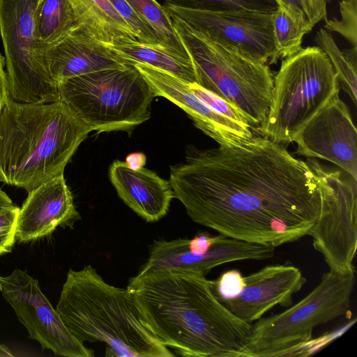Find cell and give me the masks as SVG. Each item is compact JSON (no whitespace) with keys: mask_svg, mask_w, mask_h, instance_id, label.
<instances>
[{"mask_svg":"<svg viewBox=\"0 0 357 357\" xmlns=\"http://www.w3.org/2000/svg\"><path fill=\"white\" fill-rule=\"evenodd\" d=\"M109 178L122 201L148 222L165 217L174 198L169 182L144 167L135 169L115 160Z\"/></svg>","mask_w":357,"mask_h":357,"instance_id":"19","label":"cell"},{"mask_svg":"<svg viewBox=\"0 0 357 357\" xmlns=\"http://www.w3.org/2000/svg\"><path fill=\"white\" fill-rule=\"evenodd\" d=\"M169 16L190 58L195 82L238 108L253 128L262 127L267 119L274 84L269 65Z\"/></svg>","mask_w":357,"mask_h":357,"instance_id":"5","label":"cell"},{"mask_svg":"<svg viewBox=\"0 0 357 357\" xmlns=\"http://www.w3.org/2000/svg\"><path fill=\"white\" fill-rule=\"evenodd\" d=\"M145 156L139 153H135L129 155L126 162L132 168H139L143 167L145 162Z\"/></svg>","mask_w":357,"mask_h":357,"instance_id":"34","label":"cell"},{"mask_svg":"<svg viewBox=\"0 0 357 357\" xmlns=\"http://www.w3.org/2000/svg\"><path fill=\"white\" fill-rule=\"evenodd\" d=\"M81 25L70 0H40L36 15V38L42 47Z\"/></svg>","mask_w":357,"mask_h":357,"instance_id":"22","label":"cell"},{"mask_svg":"<svg viewBox=\"0 0 357 357\" xmlns=\"http://www.w3.org/2000/svg\"><path fill=\"white\" fill-rule=\"evenodd\" d=\"M245 285L244 277L236 269L226 271L216 280H212L213 291L220 301L235 298Z\"/></svg>","mask_w":357,"mask_h":357,"instance_id":"30","label":"cell"},{"mask_svg":"<svg viewBox=\"0 0 357 357\" xmlns=\"http://www.w3.org/2000/svg\"><path fill=\"white\" fill-rule=\"evenodd\" d=\"M337 74L317 46L302 47L283 59L274 76L272 100L262 136L289 144L303 126L340 90Z\"/></svg>","mask_w":357,"mask_h":357,"instance_id":"7","label":"cell"},{"mask_svg":"<svg viewBox=\"0 0 357 357\" xmlns=\"http://www.w3.org/2000/svg\"><path fill=\"white\" fill-rule=\"evenodd\" d=\"M92 130L61 100L20 103L0 112V181L28 192L63 174Z\"/></svg>","mask_w":357,"mask_h":357,"instance_id":"3","label":"cell"},{"mask_svg":"<svg viewBox=\"0 0 357 357\" xmlns=\"http://www.w3.org/2000/svg\"><path fill=\"white\" fill-rule=\"evenodd\" d=\"M169 182L195 223L274 248L308 235L321 211L317 173L264 136L198 151L170 167Z\"/></svg>","mask_w":357,"mask_h":357,"instance_id":"1","label":"cell"},{"mask_svg":"<svg viewBox=\"0 0 357 357\" xmlns=\"http://www.w3.org/2000/svg\"><path fill=\"white\" fill-rule=\"evenodd\" d=\"M40 0H0V35L5 53L9 98L17 102L59 101L56 84L36 38V15Z\"/></svg>","mask_w":357,"mask_h":357,"instance_id":"9","label":"cell"},{"mask_svg":"<svg viewBox=\"0 0 357 357\" xmlns=\"http://www.w3.org/2000/svg\"><path fill=\"white\" fill-rule=\"evenodd\" d=\"M354 284L355 273H325L298 303L252 324L245 357L296 356L312 343L317 326L350 314Z\"/></svg>","mask_w":357,"mask_h":357,"instance_id":"8","label":"cell"},{"mask_svg":"<svg viewBox=\"0 0 357 357\" xmlns=\"http://www.w3.org/2000/svg\"><path fill=\"white\" fill-rule=\"evenodd\" d=\"M0 291L26 328L29 337L37 341L43 349L59 356H94L93 351L68 329L42 292L38 281L26 271L16 268L7 276L0 275Z\"/></svg>","mask_w":357,"mask_h":357,"instance_id":"11","label":"cell"},{"mask_svg":"<svg viewBox=\"0 0 357 357\" xmlns=\"http://www.w3.org/2000/svg\"><path fill=\"white\" fill-rule=\"evenodd\" d=\"M306 162L319 176L321 194L320 214L308 234L313 247L330 271L355 273L357 180L342 171L328 169L314 159Z\"/></svg>","mask_w":357,"mask_h":357,"instance_id":"10","label":"cell"},{"mask_svg":"<svg viewBox=\"0 0 357 357\" xmlns=\"http://www.w3.org/2000/svg\"><path fill=\"white\" fill-rule=\"evenodd\" d=\"M135 66L152 86L156 96H162L185 111L195 126L221 147H235L253 136L250 125L233 121L218 113L190 89L188 84L175 76L147 64Z\"/></svg>","mask_w":357,"mask_h":357,"instance_id":"15","label":"cell"},{"mask_svg":"<svg viewBox=\"0 0 357 357\" xmlns=\"http://www.w3.org/2000/svg\"><path fill=\"white\" fill-rule=\"evenodd\" d=\"M108 1L132 28L139 41L146 44L160 46L153 30L139 17L126 0Z\"/></svg>","mask_w":357,"mask_h":357,"instance_id":"29","label":"cell"},{"mask_svg":"<svg viewBox=\"0 0 357 357\" xmlns=\"http://www.w3.org/2000/svg\"><path fill=\"white\" fill-rule=\"evenodd\" d=\"M10 349L5 344H0V357H13Z\"/></svg>","mask_w":357,"mask_h":357,"instance_id":"36","label":"cell"},{"mask_svg":"<svg viewBox=\"0 0 357 357\" xmlns=\"http://www.w3.org/2000/svg\"><path fill=\"white\" fill-rule=\"evenodd\" d=\"M20 208L13 206L0 213V256L10 252L16 241Z\"/></svg>","mask_w":357,"mask_h":357,"instance_id":"32","label":"cell"},{"mask_svg":"<svg viewBox=\"0 0 357 357\" xmlns=\"http://www.w3.org/2000/svg\"><path fill=\"white\" fill-rule=\"evenodd\" d=\"M173 6L211 11H248L272 14L277 9L274 0H165Z\"/></svg>","mask_w":357,"mask_h":357,"instance_id":"26","label":"cell"},{"mask_svg":"<svg viewBox=\"0 0 357 357\" xmlns=\"http://www.w3.org/2000/svg\"><path fill=\"white\" fill-rule=\"evenodd\" d=\"M339 7L341 19L326 18L323 28L330 33H338L352 47H357V0H342Z\"/></svg>","mask_w":357,"mask_h":357,"instance_id":"27","label":"cell"},{"mask_svg":"<svg viewBox=\"0 0 357 357\" xmlns=\"http://www.w3.org/2000/svg\"><path fill=\"white\" fill-rule=\"evenodd\" d=\"M5 58L0 53V112L9 98L7 73L5 70Z\"/></svg>","mask_w":357,"mask_h":357,"instance_id":"33","label":"cell"},{"mask_svg":"<svg viewBox=\"0 0 357 357\" xmlns=\"http://www.w3.org/2000/svg\"><path fill=\"white\" fill-rule=\"evenodd\" d=\"M110 46L135 63L147 64L162 70L188 84L195 82L191 60L178 56L159 45L146 44L135 38L122 37L115 40Z\"/></svg>","mask_w":357,"mask_h":357,"instance_id":"21","label":"cell"},{"mask_svg":"<svg viewBox=\"0 0 357 357\" xmlns=\"http://www.w3.org/2000/svg\"><path fill=\"white\" fill-rule=\"evenodd\" d=\"M275 248L207 231L199 233L192 238L154 241L149 257L137 274L178 269L206 275L212 268L223 264L270 259L274 255Z\"/></svg>","mask_w":357,"mask_h":357,"instance_id":"12","label":"cell"},{"mask_svg":"<svg viewBox=\"0 0 357 357\" xmlns=\"http://www.w3.org/2000/svg\"><path fill=\"white\" fill-rule=\"evenodd\" d=\"M56 309L74 336L83 343H105L109 356H175L151 331L128 289L106 282L90 265L68 271Z\"/></svg>","mask_w":357,"mask_h":357,"instance_id":"4","label":"cell"},{"mask_svg":"<svg viewBox=\"0 0 357 357\" xmlns=\"http://www.w3.org/2000/svg\"><path fill=\"white\" fill-rule=\"evenodd\" d=\"M126 1L139 17L153 30L162 47L178 56L190 60L162 5L156 0Z\"/></svg>","mask_w":357,"mask_h":357,"instance_id":"24","label":"cell"},{"mask_svg":"<svg viewBox=\"0 0 357 357\" xmlns=\"http://www.w3.org/2000/svg\"><path fill=\"white\" fill-rule=\"evenodd\" d=\"M314 42L328 56L342 89L356 105L357 47L343 51L337 47L331 33L321 28L314 36Z\"/></svg>","mask_w":357,"mask_h":357,"instance_id":"25","label":"cell"},{"mask_svg":"<svg viewBox=\"0 0 357 357\" xmlns=\"http://www.w3.org/2000/svg\"><path fill=\"white\" fill-rule=\"evenodd\" d=\"M13 206L14 204L12 199L4 191L0 189V213Z\"/></svg>","mask_w":357,"mask_h":357,"instance_id":"35","label":"cell"},{"mask_svg":"<svg viewBox=\"0 0 357 357\" xmlns=\"http://www.w3.org/2000/svg\"><path fill=\"white\" fill-rule=\"evenodd\" d=\"M60 100L92 131L130 132L149 119L155 93L134 64L56 84Z\"/></svg>","mask_w":357,"mask_h":357,"instance_id":"6","label":"cell"},{"mask_svg":"<svg viewBox=\"0 0 357 357\" xmlns=\"http://www.w3.org/2000/svg\"><path fill=\"white\" fill-rule=\"evenodd\" d=\"M339 93L340 90L297 133L296 153L329 161L357 180V130Z\"/></svg>","mask_w":357,"mask_h":357,"instance_id":"14","label":"cell"},{"mask_svg":"<svg viewBox=\"0 0 357 357\" xmlns=\"http://www.w3.org/2000/svg\"><path fill=\"white\" fill-rule=\"evenodd\" d=\"M244 279L245 285L237 296L220 302L250 324L277 305L291 306L293 295L307 282L299 268L287 264L266 266Z\"/></svg>","mask_w":357,"mask_h":357,"instance_id":"17","label":"cell"},{"mask_svg":"<svg viewBox=\"0 0 357 357\" xmlns=\"http://www.w3.org/2000/svg\"><path fill=\"white\" fill-rule=\"evenodd\" d=\"M20 208L16 239L26 243L51 234L58 227L73 228L81 219L63 174L28 192Z\"/></svg>","mask_w":357,"mask_h":357,"instance_id":"18","label":"cell"},{"mask_svg":"<svg viewBox=\"0 0 357 357\" xmlns=\"http://www.w3.org/2000/svg\"><path fill=\"white\" fill-rule=\"evenodd\" d=\"M82 25L98 40L112 45L118 38H135L128 23L108 0H70Z\"/></svg>","mask_w":357,"mask_h":357,"instance_id":"20","label":"cell"},{"mask_svg":"<svg viewBox=\"0 0 357 357\" xmlns=\"http://www.w3.org/2000/svg\"><path fill=\"white\" fill-rule=\"evenodd\" d=\"M188 86L193 93L218 113L238 123L250 125L245 114L224 98L203 88L196 82L188 84Z\"/></svg>","mask_w":357,"mask_h":357,"instance_id":"28","label":"cell"},{"mask_svg":"<svg viewBox=\"0 0 357 357\" xmlns=\"http://www.w3.org/2000/svg\"><path fill=\"white\" fill-rule=\"evenodd\" d=\"M126 289L153 333L177 354L245 357L252 324L218 300L205 275L155 271L131 278Z\"/></svg>","mask_w":357,"mask_h":357,"instance_id":"2","label":"cell"},{"mask_svg":"<svg viewBox=\"0 0 357 357\" xmlns=\"http://www.w3.org/2000/svg\"><path fill=\"white\" fill-rule=\"evenodd\" d=\"M272 24L278 59L299 51L304 36L314 27L301 12L282 4L272 13Z\"/></svg>","mask_w":357,"mask_h":357,"instance_id":"23","label":"cell"},{"mask_svg":"<svg viewBox=\"0 0 357 357\" xmlns=\"http://www.w3.org/2000/svg\"><path fill=\"white\" fill-rule=\"evenodd\" d=\"M162 6L172 15L208 37L231 45L268 65L279 60L275 45L272 14L248 11H211L173 6Z\"/></svg>","mask_w":357,"mask_h":357,"instance_id":"13","label":"cell"},{"mask_svg":"<svg viewBox=\"0 0 357 357\" xmlns=\"http://www.w3.org/2000/svg\"><path fill=\"white\" fill-rule=\"evenodd\" d=\"M43 54L46 69L56 84L102 70L135 64L96 38L83 25L45 46Z\"/></svg>","mask_w":357,"mask_h":357,"instance_id":"16","label":"cell"},{"mask_svg":"<svg viewBox=\"0 0 357 357\" xmlns=\"http://www.w3.org/2000/svg\"><path fill=\"white\" fill-rule=\"evenodd\" d=\"M277 5L282 4L301 12L307 20L315 26L324 21L327 16V5L330 0H274Z\"/></svg>","mask_w":357,"mask_h":357,"instance_id":"31","label":"cell"}]
</instances>
